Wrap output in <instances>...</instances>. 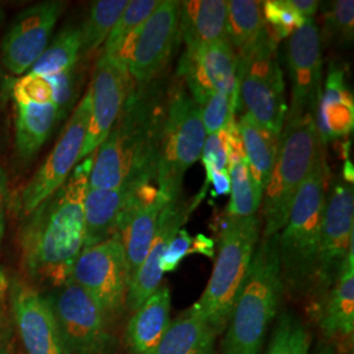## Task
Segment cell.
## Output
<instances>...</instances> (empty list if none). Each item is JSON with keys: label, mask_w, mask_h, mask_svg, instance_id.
<instances>
[{"label": "cell", "mask_w": 354, "mask_h": 354, "mask_svg": "<svg viewBox=\"0 0 354 354\" xmlns=\"http://www.w3.org/2000/svg\"><path fill=\"white\" fill-rule=\"evenodd\" d=\"M95 152L76 165L64 185L30 212L21 234L28 274L57 289L71 279L84 248L83 203Z\"/></svg>", "instance_id": "obj_1"}, {"label": "cell", "mask_w": 354, "mask_h": 354, "mask_svg": "<svg viewBox=\"0 0 354 354\" xmlns=\"http://www.w3.org/2000/svg\"><path fill=\"white\" fill-rule=\"evenodd\" d=\"M168 93L156 80L133 87L108 137L95 152L88 188H136L156 180Z\"/></svg>", "instance_id": "obj_2"}, {"label": "cell", "mask_w": 354, "mask_h": 354, "mask_svg": "<svg viewBox=\"0 0 354 354\" xmlns=\"http://www.w3.org/2000/svg\"><path fill=\"white\" fill-rule=\"evenodd\" d=\"M283 294L279 235H260L223 330L221 353L260 354Z\"/></svg>", "instance_id": "obj_3"}, {"label": "cell", "mask_w": 354, "mask_h": 354, "mask_svg": "<svg viewBox=\"0 0 354 354\" xmlns=\"http://www.w3.org/2000/svg\"><path fill=\"white\" fill-rule=\"evenodd\" d=\"M329 178L327 155L323 152L310 175L304 178L291 203L286 225L279 231L281 277L285 292L289 291L292 295L314 290L320 227Z\"/></svg>", "instance_id": "obj_4"}, {"label": "cell", "mask_w": 354, "mask_h": 354, "mask_svg": "<svg viewBox=\"0 0 354 354\" xmlns=\"http://www.w3.org/2000/svg\"><path fill=\"white\" fill-rule=\"evenodd\" d=\"M260 239V219L223 215L218 223V253L207 286L193 304L207 324L221 335L231 314L241 282Z\"/></svg>", "instance_id": "obj_5"}, {"label": "cell", "mask_w": 354, "mask_h": 354, "mask_svg": "<svg viewBox=\"0 0 354 354\" xmlns=\"http://www.w3.org/2000/svg\"><path fill=\"white\" fill-rule=\"evenodd\" d=\"M323 152L326 146L317 136L313 114L283 124L272 176L260 205L264 221L261 236L279 235L286 225L291 203Z\"/></svg>", "instance_id": "obj_6"}, {"label": "cell", "mask_w": 354, "mask_h": 354, "mask_svg": "<svg viewBox=\"0 0 354 354\" xmlns=\"http://www.w3.org/2000/svg\"><path fill=\"white\" fill-rule=\"evenodd\" d=\"M205 140L201 108L192 99L184 84L176 83L168 91L156 165L158 190L168 203L181 198L183 178L201 158Z\"/></svg>", "instance_id": "obj_7"}, {"label": "cell", "mask_w": 354, "mask_h": 354, "mask_svg": "<svg viewBox=\"0 0 354 354\" xmlns=\"http://www.w3.org/2000/svg\"><path fill=\"white\" fill-rule=\"evenodd\" d=\"M277 44L266 26L252 48L238 59V104L244 114L279 137L288 102Z\"/></svg>", "instance_id": "obj_8"}, {"label": "cell", "mask_w": 354, "mask_h": 354, "mask_svg": "<svg viewBox=\"0 0 354 354\" xmlns=\"http://www.w3.org/2000/svg\"><path fill=\"white\" fill-rule=\"evenodd\" d=\"M178 41V0H160L150 17L109 59L127 68L136 87H146L167 68Z\"/></svg>", "instance_id": "obj_9"}, {"label": "cell", "mask_w": 354, "mask_h": 354, "mask_svg": "<svg viewBox=\"0 0 354 354\" xmlns=\"http://www.w3.org/2000/svg\"><path fill=\"white\" fill-rule=\"evenodd\" d=\"M57 323L64 354H111L114 339L108 317L73 279L45 297Z\"/></svg>", "instance_id": "obj_10"}, {"label": "cell", "mask_w": 354, "mask_h": 354, "mask_svg": "<svg viewBox=\"0 0 354 354\" xmlns=\"http://www.w3.org/2000/svg\"><path fill=\"white\" fill-rule=\"evenodd\" d=\"M353 183L335 175L329 178L326 196L313 292L324 297L339 277L342 264L353 248Z\"/></svg>", "instance_id": "obj_11"}, {"label": "cell", "mask_w": 354, "mask_h": 354, "mask_svg": "<svg viewBox=\"0 0 354 354\" xmlns=\"http://www.w3.org/2000/svg\"><path fill=\"white\" fill-rule=\"evenodd\" d=\"M71 279L88 292L106 317L120 314L127 306L130 274L125 250L118 235L97 245L83 248Z\"/></svg>", "instance_id": "obj_12"}, {"label": "cell", "mask_w": 354, "mask_h": 354, "mask_svg": "<svg viewBox=\"0 0 354 354\" xmlns=\"http://www.w3.org/2000/svg\"><path fill=\"white\" fill-rule=\"evenodd\" d=\"M91 115V91L76 105L68 118L64 133L55 143L50 155L30 178L21 193L20 206L26 214L33 212L38 205L49 198L59 189L76 165L80 162V153L87 137Z\"/></svg>", "instance_id": "obj_13"}, {"label": "cell", "mask_w": 354, "mask_h": 354, "mask_svg": "<svg viewBox=\"0 0 354 354\" xmlns=\"http://www.w3.org/2000/svg\"><path fill=\"white\" fill-rule=\"evenodd\" d=\"M286 64L290 79V105L285 122L306 114L315 115L322 95V39L315 19H308L286 44Z\"/></svg>", "instance_id": "obj_14"}, {"label": "cell", "mask_w": 354, "mask_h": 354, "mask_svg": "<svg viewBox=\"0 0 354 354\" xmlns=\"http://www.w3.org/2000/svg\"><path fill=\"white\" fill-rule=\"evenodd\" d=\"M66 3L48 0L19 13L1 41V64L13 74L29 73L49 45Z\"/></svg>", "instance_id": "obj_15"}, {"label": "cell", "mask_w": 354, "mask_h": 354, "mask_svg": "<svg viewBox=\"0 0 354 354\" xmlns=\"http://www.w3.org/2000/svg\"><path fill=\"white\" fill-rule=\"evenodd\" d=\"M177 76L200 106L214 93L226 95L238 102V58L227 39L185 50Z\"/></svg>", "instance_id": "obj_16"}, {"label": "cell", "mask_w": 354, "mask_h": 354, "mask_svg": "<svg viewBox=\"0 0 354 354\" xmlns=\"http://www.w3.org/2000/svg\"><path fill=\"white\" fill-rule=\"evenodd\" d=\"M133 87L134 83L127 68L109 58L99 57L89 86L91 115L80 162L96 151L108 137Z\"/></svg>", "instance_id": "obj_17"}, {"label": "cell", "mask_w": 354, "mask_h": 354, "mask_svg": "<svg viewBox=\"0 0 354 354\" xmlns=\"http://www.w3.org/2000/svg\"><path fill=\"white\" fill-rule=\"evenodd\" d=\"M168 203L151 183L131 188L117 235L127 254L130 281L151 247L160 213Z\"/></svg>", "instance_id": "obj_18"}, {"label": "cell", "mask_w": 354, "mask_h": 354, "mask_svg": "<svg viewBox=\"0 0 354 354\" xmlns=\"http://www.w3.org/2000/svg\"><path fill=\"white\" fill-rule=\"evenodd\" d=\"M192 210L190 203L181 198L167 203L158 221V228L143 263L130 281L127 290V307L136 311L151 294L159 289L163 279L162 259L171 241L176 236L178 230L185 225Z\"/></svg>", "instance_id": "obj_19"}, {"label": "cell", "mask_w": 354, "mask_h": 354, "mask_svg": "<svg viewBox=\"0 0 354 354\" xmlns=\"http://www.w3.org/2000/svg\"><path fill=\"white\" fill-rule=\"evenodd\" d=\"M12 307L28 354H64L57 323L46 298L24 282L12 286Z\"/></svg>", "instance_id": "obj_20"}, {"label": "cell", "mask_w": 354, "mask_h": 354, "mask_svg": "<svg viewBox=\"0 0 354 354\" xmlns=\"http://www.w3.org/2000/svg\"><path fill=\"white\" fill-rule=\"evenodd\" d=\"M317 136L323 146L346 137L354 125L353 93L345 83V70L330 64L314 115Z\"/></svg>", "instance_id": "obj_21"}, {"label": "cell", "mask_w": 354, "mask_h": 354, "mask_svg": "<svg viewBox=\"0 0 354 354\" xmlns=\"http://www.w3.org/2000/svg\"><path fill=\"white\" fill-rule=\"evenodd\" d=\"M226 0L178 1V28L185 50L226 39Z\"/></svg>", "instance_id": "obj_22"}, {"label": "cell", "mask_w": 354, "mask_h": 354, "mask_svg": "<svg viewBox=\"0 0 354 354\" xmlns=\"http://www.w3.org/2000/svg\"><path fill=\"white\" fill-rule=\"evenodd\" d=\"M319 326L328 339L349 337L354 330V254L349 251L342 272L317 306Z\"/></svg>", "instance_id": "obj_23"}, {"label": "cell", "mask_w": 354, "mask_h": 354, "mask_svg": "<svg viewBox=\"0 0 354 354\" xmlns=\"http://www.w3.org/2000/svg\"><path fill=\"white\" fill-rule=\"evenodd\" d=\"M171 324V291L167 286L151 294L130 317L127 348L131 354H152Z\"/></svg>", "instance_id": "obj_24"}, {"label": "cell", "mask_w": 354, "mask_h": 354, "mask_svg": "<svg viewBox=\"0 0 354 354\" xmlns=\"http://www.w3.org/2000/svg\"><path fill=\"white\" fill-rule=\"evenodd\" d=\"M129 188H88L83 210L86 238L84 248L97 245L117 235V227L130 194Z\"/></svg>", "instance_id": "obj_25"}, {"label": "cell", "mask_w": 354, "mask_h": 354, "mask_svg": "<svg viewBox=\"0 0 354 354\" xmlns=\"http://www.w3.org/2000/svg\"><path fill=\"white\" fill-rule=\"evenodd\" d=\"M216 335L194 306L171 320L152 354H216Z\"/></svg>", "instance_id": "obj_26"}, {"label": "cell", "mask_w": 354, "mask_h": 354, "mask_svg": "<svg viewBox=\"0 0 354 354\" xmlns=\"http://www.w3.org/2000/svg\"><path fill=\"white\" fill-rule=\"evenodd\" d=\"M236 125L241 133L244 153L254 188L263 201V196L272 176L279 151V137L266 130V127H260L247 114H241Z\"/></svg>", "instance_id": "obj_27"}, {"label": "cell", "mask_w": 354, "mask_h": 354, "mask_svg": "<svg viewBox=\"0 0 354 354\" xmlns=\"http://www.w3.org/2000/svg\"><path fill=\"white\" fill-rule=\"evenodd\" d=\"M59 121L54 104L16 102V149L23 159L35 156Z\"/></svg>", "instance_id": "obj_28"}, {"label": "cell", "mask_w": 354, "mask_h": 354, "mask_svg": "<svg viewBox=\"0 0 354 354\" xmlns=\"http://www.w3.org/2000/svg\"><path fill=\"white\" fill-rule=\"evenodd\" d=\"M264 28L261 1L228 0L226 39L238 59L252 48Z\"/></svg>", "instance_id": "obj_29"}, {"label": "cell", "mask_w": 354, "mask_h": 354, "mask_svg": "<svg viewBox=\"0 0 354 354\" xmlns=\"http://www.w3.org/2000/svg\"><path fill=\"white\" fill-rule=\"evenodd\" d=\"M129 0H97L80 26V58H89L105 44Z\"/></svg>", "instance_id": "obj_30"}, {"label": "cell", "mask_w": 354, "mask_h": 354, "mask_svg": "<svg viewBox=\"0 0 354 354\" xmlns=\"http://www.w3.org/2000/svg\"><path fill=\"white\" fill-rule=\"evenodd\" d=\"M80 58V26L64 28L41 54L29 73L51 76L75 68Z\"/></svg>", "instance_id": "obj_31"}, {"label": "cell", "mask_w": 354, "mask_h": 354, "mask_svg": "<svg viewBox=\"0 0 354 354\" xmlns=\"http://www.w3.org/2000/svg\"><path fill=\"white\" fill-rule=\"evenodd\" d=\"M227 171L231 183V198L225 214L232 218L256 216L261 205V198L254 188L247 159L241 158L230 162Z\"/></svg>", "instance_id": "obj_32"}, {"label": "cell", "mask_w": 354, "mask_h": 354, "mask_svg": "<svg viewBox=\"0 0 354 354\" xmlns=\"http://www.w3.org/2000/svg\"><path fill=\"white\" fill-rule=\"evenodd\" d=\"M311 335L299 317L283 311L273 329L266 354H308Z\"/></svg>", "instance_id": "obj_33"}, {"label": "cell", "mask_w": 354, "mask_h": 354, "mask_svg": "<svg viewBox=\"0 0 354 354\" xmlns=\"http://www.w3.org/2000/svg\"><path fill=\"white\" fill-rule=\"evenodd\" d=\"M159 3L160 0H129L125 11L120 16L111 35L106 38L100 55L113 58L125 39L150 17Z\"/></svg>", "instance_id": "obj_34"}, {"label": "cell", "mask_w": 354, "mask_h": 354, "mask_svg": "<svg viewBox=\"0 0 354 354\" xmlns=\"http://www.w3.org/2000/svg\"><path fill=\"white\" fill-rule=\"evenodd\" d=\"M324 37L336 41L339 45H352L354 38V1H330L323 13ZM320 38V39H322Z\"/></svg>", "instance_id": "obj_35"}, {"label": "cell", "mask_w": 354, "mask_h": 354, "mask_svg": "<svg viewBox=\"0 0 354 354\" xmlns=\"http://www.w3.org/2000/svg\"><path fill=\"white\" fill-rule=\"evenodd\" d=\"M263 17L266 29L277 41L289 38L304 26V17L297 12L289 0H266L261 1Z\"/></svg>", "instance_id": "obj_36"}, {"label": "cell", "mask_w": 354, "mask_h": 354, "mask_svg": "<svg viewBox=\"0 0 354 354\" xmlns=\"http://www.w3.org/2000/svg\"><path fill=\"white\" fill-rule=\"evenodd\" d=\"M236 104L235 99L222 93H214L203 102L200 108L206 136L218 134L226 129L230 121L235 120Z\"/></svg>", "instance_id": "obj_37"}, {"label": "cell", "mask_w": 354, "mask_h": 354, "mask_svg": "<svg viewBox=\"0 0 354 354\" xmlns=\"http://www.w3.org/2000/svg\"><path fill=\"white\" fill-rule=\"evenodd\" d=\"M12 95L20 104H53V86L48 76L26 73L15 82Z\"/></svg>", "instance_id": "obj_38"}, {"label": "cell", "mask_w": 354, "mask_h": 354, "mask_svg": "<svg viewBox=\"0 0 354 354\" xmlns=\"http://www.w3.org/2000/svg\"><path fill=\"white\" fill-rule=\"evenodd\" d=\"M53 86V104L58 109L59 121L71 109L75 97V68L48 76Z\"/></svg>", "instance_id": "obj_39"}, {"label": "cell", "mask_w": 354, "mask_h": 354, "mask_svg": "<svg viewBox=\"0 0 354 354\" xmlns=\"http://www.w3.org/2000/svg\"><path fill=\"white\" fill-rule=\"evenodd\" d=\"M201 159L205 168H210L216 172L227 169L228 158L225 130L219 131L218 134L206 136Z\"/></svg>", "instance_id": "obj_40"}, {"label": "cell", "mask_w": 354, "mask_h": 354, "mask_svg": "<svg viewBox=\"0 0 354 354\" xmlns=\"http://www.w3.org/2000/svg\"><path fill=\"white\" fill-rule=\"evenodd\" d=\"M193 238L190 236L189 232L185 228H180L176 236L168 244L165 250L163 259H162V270L165 272H174L176 270L183 259L189 254L190 247H192Z\"/></svg>", "instance_id": "obj_41"}, {"label": "cell", "mask_w": 354, "mask_h": 354, "mask_svg": "<svg viewBox=\"0 0 354 354\" xmlns=\"http://www.w3.org/2000/svg\"><path fill=\"white\" fill-rule=\"evenodd\" d=\"M8 206V178L0 165V243L6 231V213Z\"/></svg>", "instance_id": "obj_42"}, {"label": "cell", "mask_w": 354, "mask_h": 354, "mask_svg": "<svg viewBox=\"0 0 354 354\" xmlns=\"http://www.w3.org/2000/svg\"><path fill=\"white\" fill-rule=\"evenodd\" d=\"M203 253L206 257H214L215 243L212 238L198 234L196 238L192 241V247H190L189 253Z\"/></svg>", "instance_id": "obj_43"}, {"label": "cell", "mask_w": 354, "mask_h": 354, "mask_svg": "<svg viewBox=\"0 0 354 354\" xmlns=\"http://www.w3.org/2000/svg\"><path fill=\"white\" fill-rule=\"evenodd\" d=\"M291 7L299 13L304 20L315 19L320 3L317 0H289Z\"/></svg>", "instance_id": "obj_44"}, {"label": "cell", "mask_w": 354, "mask_h": 354, "mask_svg": "<svg viewBox=\"0 0 354 354\" xmlns=\"http://www.w3.org/2000/svg\"><path fill=\"white\" fill-rule=\"evenodd\" d=\"M212 184H213L212 196L218 197V196L230 194L231 183H230V175H228L227 169L221 171V172H214L213 176H212Z\"/></svg>", "instance_id": "obj_45"}, {"label": "cell", "mask_w": 354, "mask_h": 354, "mask_svg": "<svg viewBox=\"0 0 354 354\" xmlns=\"http://www.w3.org/2000/svg\"><path fill=\"white\" fill-rule=\"evenodd\" d=\"M6 291H7V279L3 273V270L0 269V314L3 311V304L6 299Z\"/></svg>", "instance_id": "obj_46"}, {"label": "cell", "mask_w": 354, "mask_h": 354, "mask_svg": "<svg viewBox=\"0 0 354 354\" xmlns=\"http://www.w3.org/2000/svg\"><path fill=\"white\" fill-rule=\"evenodd\" d=\"M308 354H335V352H333V348L330 345H322L317 349H314L313 352L310 351Z\"/></svg>", "instance_id": "obj_47"}, {"label": "cell", "mask_w": 354, "mask_h": 354, "mask_svg": "<svg viewBox=\"0 0 354 354\" xmlns=\"http://www.w3.org/2000/svg\"><path fill=\"white\" fill-rule=\"evenodd\" d=\"M1 17H3V16H1V11H0V21H1Z\"/></svg>", "instance_id": "obj_48"}]
</instances>
